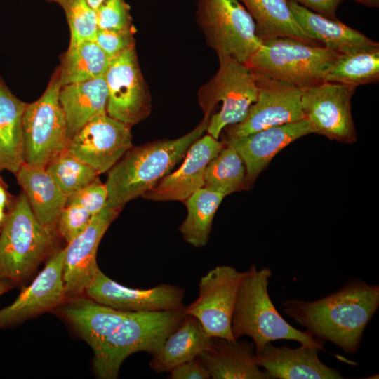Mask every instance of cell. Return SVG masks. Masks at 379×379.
I'll return each instance as SVG.
<instances>
[{"label":"cell","instance_id":"cell-44","mask_svg":"<svg viewBox=\"0 0 379 379\" xmlns=\"http://www.w3.org/2000/svg\"><path fill=\"white\" fill-rule=\"evenodd\" d=\"M7 213L5 212V208L0 207V230L5 222Z\"/></svg>","mask_w":379,"mask_h":379},{"label":"cell","instance_id":"cell-6","mask_svg":"<svg viewBox=\"0 0 379 379\" xmlns=\"http://www.w3.org/2000/svg\"><path fill=\"white\" fill-rule=\"evenodd\" d=\"M340 54L289 37L262 40L245 63L251 70L304 89L325 81Z\"/></svg>","mask_w":379,"mask_h":379},{"label":"cell","instance_id":"cell-33","mask_svg":"<svg viewBox=\"0 0 379 379\" xmlns=\"http://www.w3.org/2000/svg\"><path fill=\"white\" fill-rule=\"evenodd\" d=\"M67 199L98 179L99 173L67 149L46 168Z\"/></svg>","mask_w":379,"mask_h":379},{"label":"cell","instance_id":"cell-40","mask_svg":"<svg viewBox=\"0 0 379 379\" xmlns=\"http://www.w3.org/2000/svg\"><path fill=\"white\" fill-rule=\"evenodd\" d=\"M308 9L331 18L336 19L335 11L343 0H290Z\"/></svg>","mask_w":379,"mask_h":379},{"label":"cell","instance_id":"cell-26","mask_svg":"<svg viewBox=\"0 0 379 379\" xmlns=\"http://www.w3.org/2000/svg\"><path fill=\"white\" fill-rule=\"evenodd\" d=\"M59 99L70 140L92 118L107 112V88L105 78L62 86Z\"/></svg>","mask_w":379,"mask_h":379},{"label":"cell","instance_id":"cell-4","mask_svg":"<svg viewBox=\"0 0 379 379\" xmlns=\"http://www.w3.org/2000/svg\"><path fill=\"white\" fill-rule=\"evenodd\" d=\"M185 308L130 312L94 352L93 364L97 376L117 378L121 365L131 354L142 351L156 354L184 320Z\"/></svg>","mask_w":379,"mask_h":379},{"label":"cell","instance_id":"cell-13","mask_svg":"<svg viewBox=\"0 0 379 379\" xmlns=\"http://www.w3.org/2000/svg\"><path fill=\"white\" fill-rule=\"evenodd\" d=\"M355 87L324 81L302 89L304 118L314 133L331 140L351 142L355 131L351 114V98Z\"/></svg>","mask_w":379,"mask_h":379},{"label":"cell","instance_id":"cell-27","mask_svg":"<svg viewBox=\"0 0 379 379\" xmlns=\"http://www.w3.org/2000/svg\"><path fill=\"white\" fill-rule=\"evenodd\" d=\"M26 106L0 77V171L15 174L24 163L22 119Z\"/></svg>","mask_w":379,"mask_h":379},{"label":"cell","instance_id":"cell-15","mask_svg":"<svg viewBox=\"0 0 379 379\" xmlns=\"http://www.w3.org/2000/svg\"><path fill=\"white\" fill-rule=\"evenodd\" d=\"M120 211L106 205L64 248L63 282L67 299L80 297L100 270L96 262L98 245Z\"/></svg>","mask_w":379,"mask_h":379},{"label":"cell","instance_id":"cell-22","mask_svg":"<svg viewBox=\"0 0 379 379\" xmlns=\"http://www.w3.org/2000/svg\"><path fill=\"white\" fill-rule=\"evenodd\" d=\"M253 343L213 338L211 347L197 357L213 379H269L255 362Z\"/></svg>","mask_w":379,"mask_h":379},{"label":"cell","instance_id":"cell-39","mask_svg":"<svg viewBox=\"0 0 379 379\" xmlns=\"http://www.w3.org/2000/svg\"><path fill=\"white\" fill-rule=\"evenodd\" d=\"M169 378L208 379L211 375L202 361L197 357L173 368L170 371Z\"/></svg>","mask_w":379,"mask_h":379},{"label":"cell","instance_id":"cell-41","mask_svg":"<svg viewBox=\"0 0 379 379\" xmlns=\"http://www.w3.org/2000/svg\"><path fill=\"white\" fill-rule=\"evenodd\" d=\"M9 201L8 194L0 178V207L5 208L7 206H9Z\"/></svg>","mask_w":379,"mask_h":379},{"label":"cell","instance_id":"cell-10","mask_svg":"<svg viewBox=\"0 0 379 379\" xmlns=\"http://www.w3.org/2000/svg\"><path fill=\"white\" fill-rule=\"evenodd\" d=\"M244 273L220 265L200 279L199 295L185 312L196 318L210 337L237 340L232 333V319Z\"/></svg>","mask_w":379,"mask_h":379},{"label":"cell","instance_id":"cell-5","mask_svg":"<svg viewBox=\"0 0 379 379\" xmlns=\"http://www.w3.org/2000/svg\"><path fill=\"white\" fill-rule=\"evenodd\" d=\"M0 230V279L20 284L32 273L52 248L54 234L34 214L22 192Z\"/></svg>","mask_w":379,"mask_h":379},{"label":"cell","instance_id":"cell-8","mask_svg":"<svg viewBox=\"0 0 379 379\" xmlns=\"http://www.w3.org/2000/svg\"><path fill=\"white\" fill-rule=\"evenodd\" d=\"M60 88L58 69L43 95L27 104L22 119L23 160L27 164L46 168L68 146L67 124L59 99Z\"/></svg>","mask_w":379,"mask_h":379},{"label":"cell","instance_id":"cell-28","mask_svg":"<svg viewBox=\"0 0 379 379\" xmlns=\"http://www.w3.org/2000/svg\"><path fill=\"white\" fill-rule=\"evenodd\" d=\"M252 16L258 36L262 39L289 37L322 46L307 34L295 20L288 0H238Z\"/></svg>","mask_w":379,"mask_h":379},{"label":"cell","instance_id":"cell-32","mask_svg":"<svg viewBox=\"0 0 379 379\" xmlns=\"http://www.w3.org/2000/svg\"><path fill=\"white\" fill-rule=\"evenodd\" d=\"M245 171L238 152L227 144L208 164L203 187L228 195L242 188L246 180Z\"/></svg>","mask_w":379,"mask_h":379},{"label":"cell","instance_id":"cell-3","mask_svg":"<svg viewBox=\"0 0 379 379\" xmlns=\"http://www.w3.org/2000/svg\"><path fill=\"white\" fill-rule=\"evenodd\" d=\"M270 269L253 265L245 271L239 288L232 319L235 340L247 335L253 340L255 354L277 340H295L323 350L321 343L308 331L298 330L278 312L268 292Z\"/></svg>","mask_w":379,"mask_h":379},{"label":"cell","instance_id":"cell-29","mask_svg":"<svg viewBox=\"0 0 379 379\" xmlns=\"http://www.w3.org/2000/svg\"><path fill=\"white\" fill-rule=\"evenodd\" d=\"M225 197L219 192L201 187L185 200L187 215L179 231L187 242L195 247L206 244L214 215Z\"/></svg>","mask_w":379,"mask_h":379},{"label":"cell","instance_id":"cell-37","mask_svg":"<svg viewBox=\"0 0 379 379\" xmlns=\"http://www.w3.org/2000/svg\"><path fill=\"white\" fill-rule=\"evenodd\" d=\"M134 27L124 29H98L95 41L109 60L134 46Z\"/></svg>","mask_w":379,"mask_h":379},{"label":"cell","instance_id":"cell-38","mask_svg":"<svg viewBox=\"0 0 379 379\" xmlns=\"http://www.w3.org/2000/svg\"><path fill=\"white\" fill-rule=\"evenodd\" d=\"M107 197L105 184H102L99 179H97L75 195L69 198L67 203L73 202L81 205L93 216L105 207Z\"/></svg>","mask_w":379,"mask_h":379},{"label":"cell","instance_id":"cell-34","mask_svg":"<svg viewBox=\"0 0 379 379\" xmlns=\"http://www.w3.org/2000/svg\"><path fill=\"white\" fill-rule=\"evenodd\" d=\"M63 9L70 29L69 46L95 41L98 29L96 11L86 0H53Z\"/></svg>","mask_w":379,"mask_h":379},{"label":"cell","instance_id":"cell-30","mask_svg":"<svg viewBox=\"0 0 379 379\" xmlns=\"http://www.w3.org/2000/svg\"><path fill=\"white\" fill-rule=\"evenodd\" d=\"M109 61L95 41L69 46L59 67L61 86L104 77Z\"/></svg>","mask_w":379,"mask_h":379},{"label":"cell","instance_id":"cell-43","mask_svg":"<svg viewBox=\"0 0 379 379\" xmlns=\"http://www.w3.org/2000/svg\"><path fill=\"white\" fill-rule=\"evenodd\" d=\"M356 1L364 5L371 6V7H378L379 6V0H356Z\"/></svg>","mask_w":379,"mask_h":379},{"label":"cell","instance_id":"cell-46","mask_svg":"<svg viewBox=\"0 0 379 379\" xmlns=\"http://www.w3.org/2000/svg\"><path fill=\"white\" fill-rule=\"evenodd\" d=\"M47 1H49V2H53V0H46Z\"/></svg>","mask_w":379,"mask_h":379},{"label":"cell","instance_id":"cell-18","mask_svg":"<svg viewBox=\"0 0 379 379\" xmlns=\"http://www.w3.org/2000/svg\"><path fill=\"white\" fill-rule=\"evenodd\" d=\"M222 147V142L208 134L199 138L188 149L182 165L142 197L154 201H185L204 187L206 166Z\"/></svg>","mask_w":379,"mask_h":379},{"label":"cell","instance_id":"cell-7","mask_svg":"<svg viewBox=\"0 0 379 379\" xmlns=\"http://www.w3.org/2000/svg\"><path fill=\"white\" fill-rule=\"evenodd\" d=\"M218 59L217 73L199 93L205 115L210 117L206 131L218 140L224 128L245 119L258 96L253 74L245 63L226 55Z\"/></svg>","mask_w":379,"mask_h":379},{"label":"cell","instance_id":"cell-17","mask_svg":"<svg viewBox=\"0 0 379 379\" xmlns=\"http://www.w3.org/2000/svg\"><path fill=\"white\" fill-rule=\"evenodd\" d=\"M88 298L112 308L130 312H155L184 307L185 290L161 284L148 289L131 288L119 284L100 270L86 290Z\"/></svg>","mask_w":379,"mask_h":379},{"label":"cell","instance_id":"cell-12","mask_svg":"<svg viewBox=\"0 0 379 379\" xmlns=\"http://www.w3.org/2000/svg\"><path fill=\"white\" fill-rule=\"evenodd\" d=\"M251 71L258 88L257 100L245 119L232 125L228 131L229 138L305 119L301 103L302 88Z\"/></svg>","mask_w":379,"mask_h":379},{"label":"cell","instance_id":"cell-2","mask_svg":"<svg viewBox=\"0 0 379 379\" xmlns=\"http://www.w3.org/2000/svg\"><path fill=\"white\" fill-rule=\"evenodd\" d=\"M209 117L186 135L132 147L108 171L107 206L121 210L129 201L154 187L185 157L206 131Z\"/></svg>","mask_w":379,"mask_h":379},{"label":"cell","instance_id":"cell-42","mask_svg":"<svg viewBox=\"0 0 379 379\" xmlns=\"http://www.w3.org/2000/svg\"><path fill=\"white\" fill-rule=\"evenodd\" d=\"M13 284L8 280L0 279V295L8 291Z\"/></svg>","mask_w":379,"mask_h":379},{"label":"cell","instance_id":"cell-45","mask_svg":"<svg viewBox=\"0 0 379 379\" xmlns=\"http://www.w3.org/2000/svg\"><path fill=\"white\" fill-rule=\"evenodd\" d=\"M89 5L95 10L100 5L104 0H86Z\"/></svg>","mask_w":379,"mask_h":379},{"label":"cell","instance_id":"cell-1","mask_svg":"<svg viewBox=\"0 0 379 379\" xmlns=\"http://www.w3.org/2000/svg\"><path fill=\"white\" fill-rule=\"evenodd\" d=\"M284 312L314 336L348 354L359 348L364 329L379 305V287L355 279L314 301L288 299Z\"/></svg>","mask_w":379,"mask_h":379},{"label":"cell","instance_id":"cell-14","mask_svg":"<svg viewBox=\"0 0 379 379\" xmlns=\"http://www.w3.org/2000/svg\"><path fill=\"white\" fill-rule=\"evenodd\" d=\"M132 147L131 126L105 112L88 121L69 140L67 149L100 174Z\"/></svg>","mask_w":379,"mask_h":379},{"label":"cell","instance_id":"cell-21","mask_svg":"<svg viewBox=\"0 0 379 379\" xmlns=\"http://www.w3.org/2000/svg\"><path fill=\"white\" fill-rule=\"evenodd\" d=\"M288 4L301 29L331 51L339 54H347L379 46L377 41L338 19L324 17L290 0H288Z\"/></svg>","mask_w":379,"mask_h":379},{"label":"cell","instance_id":"cell-23","mask_svg":"<svg viewBox=\"0 0 379 379\" xmlns=\"http://www.w3.org/2000/svg\"><path fill=\"white\" fill-rule=\"evenodd\" d=\"M72 300L62 310V315L93 352L119 327L130 313L102 305L89 298L78 297Z\"/></svg>","mask_w":379,"mask_h":379},{"label":"cell","instance_id":"cell-36","mask_svg":"<svg viewBox=\"0 0 379 379\" xmlns=\"http://www.w3.org/2000/svg\"><path fill=\"white\" fill-rule=\"evenodd\" d=\"M91 218L89 212L81 205L67 203L60 213L56 230L68 243L87 227Z\"/></svg>","mask_w":379,"mask_h":379},{"label":"cell","instance_id":"cell-11","mask_svg":"<svg viewBox=\"0 0 379 379\" xmlns=\"http://www.w3.org/2000/svg\"><path fill=\"white\" fill-rule=\"evenodd\" d=\"M107 114L129 126L150 112V98L135 50L131 46L111 58L104 75Z\"/></svg>","mask_w":379,"mask_h":379},{"label":"cell","instance_id":"cell-35","mask_svg":"<svg viewBox=\"0 0 379 379\" xmlns=\"http://www.w3.org/2000/svg\"><path fill=\"white\" fill-rule=\"evenodd\" d=\"M95 11L99 29H124L133 27L130 7L125 0H104Z\"/></svg>","mask_w":379,"mask_h":379},{"label":"cell","instance_id":"cell-19","mask_svg":"<svg viewBox=\"0 0 379 379\" xmlns=\"http://www.w3.org/2000/svg\"><path fill=\"white\" fill-rule=\"evenodd\" d=\"M312 133L310 122L303 119L244 136L228 138L227 144L232 145L242 159L246 171L245 178L251 182L282 149L295 140Z\"/></svg>","mask_w":379,"mask_h":379},{"label":"cell","instance_id":"cell-25","mask_svg":"<svg viewBox=\"0 0 379 379\" xmlns=\"http://www.w3.org/2000/svg\"><path fill=\"white\" fill-rule=\"evenodd\" d=\"M213 340V338L207 335L196 318L186 315L178 328L152 355L149 366L157 373L170 372L178 365L197 358L202 352L208 350Z\"/></svg>","mask_w":379,"mask_h":379},{"label":"cell","instance_id":"cell-20","mask_svg":"<svg viewBox=\"0 0 379 379\" xmlns=\"http://www.w3.org/2000/svg\"><path fill=\"white\" fill-rule=\"evenodd\" d=\"M319 350L306 345L295 348L275 347L271 342L255 354V362L278 379H339L336 369L323 364L318 357Z\"/></svg>","mask_w":379,"mask_h":379},{"label":"cell","instance_id":"cell-9","mask_svg":"<svg viewBox=\"0 0 379 379\" xmlns=\"http://www.w3.org/2000/svg\"><path fill=\"white\" fill-rule=\"evenodd\" d=\"M197 16L218 56L246 63L262 45L252 16L238 0H198Z\"/></svg>","mask_w":379,"mask_h":379},{"label":"cell","instance_id":"cell-24","mask_svg":"<svg viewBox=\"0 0 379 379\" xmlns=\"http://www.w3.org/2000/svg\"><path fill=\"white\" fill-rule=\"evenodd\" d=\"M15 175L38 221L55 232L58 217L67 203V197L46 168L23 163Z\"/></svg>","mask_w":379,"mask_h":379},{"label":"cell","instance_id":"cell-16","mask_svg":"<svg viewBox=\"0 0 379 379\" xmlns=\"http://www.w3.org/2000/svg\"><path fill=\"white\" fill-rule=\"evenodd\" d=\"M64 255L65 249L55 252L15 301L0 309V330L53 309L67 300L63 282Z\"/></svg>","mask_w":379,"mask_h":379},{"label":"cell","instance_id":"cell-31","mask_svg":"<svg viewBox=\"0 0 379 379\" xmlns=\"http://www.w3.org/2000/svg\"><path fill=\"white\" fill-rule=\"evenodd\" d=\"M378 79L379 46L340 54L325 77V81L355 88L375 84Z\"/></svg>","mask_w":379,"mask_h":379}]
</instances>
